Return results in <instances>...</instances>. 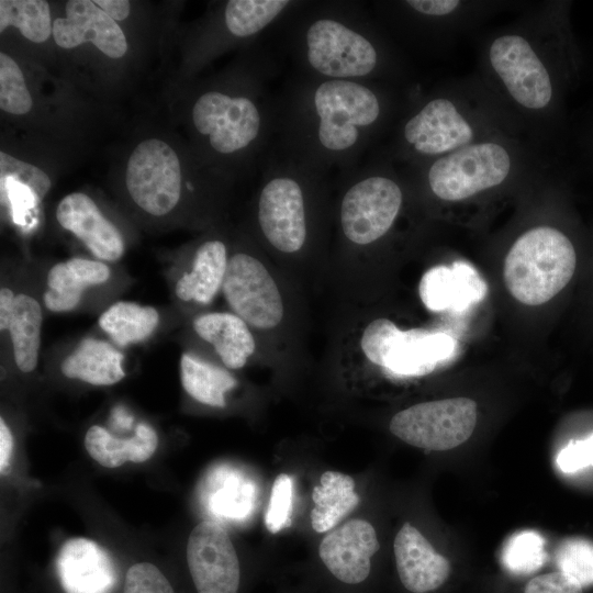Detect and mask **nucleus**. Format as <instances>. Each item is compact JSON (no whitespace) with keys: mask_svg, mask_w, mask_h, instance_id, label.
I'll use <instances>...</instances> for the list:
<instances>
[{"mask_svg":"<svg viewBox=\"0 0 593 593\" xmlns=\"http://www.w3.org/2000/svg\"><path fill=\"white\" fill-rule=\"evenodd\" d=\"M59 582L66 593H111L118 573L110 555L87 538H72L56 558Z\"/></svg>","mask_w":593,"mask_h":593,"instance_id":"17","label":"nucleus"},{"mask_svg":"<svg viewBox=\"0 0 593 593\" xmlns=\"http://www.w3.org/2000/svg\"><path fill=\"white\" fill-rule=\"evenodd\" d=\"M159 314L153 306L116 302L102 313L100 327L120 346L146 339L156 328Z\"/></svg>","mask_w":593,"mask_h":593,"instance_id":"30","label":"nucleus"},{"mask_svg":"<svg viewBox=\"0 0 593 593\" xmlns=\"http://www.w3.org/2000/svg\"><path fill=\"white\" fill-rule=\"evenodd\" d=\"M222 288L235 315L247 324L269 329L281 322L284 307L280 291L256 257L236 253L228 258Z\"/></svg>","mask_w":593,"mask_h":593,"instance_id":"13","label":"nucleus"},{"mask_svg":"<svg viewBox=\"0 0 593 593\" xmlns=\"http://www.w3.org/2000/svg\"><path fill=\"white\" fill-rule=\"evenodd\" d=\"M559 571L583 586L593 584V542L582 538L564 540L556 553Z\"/></svg>","mask_w":593,"mask_h":593,"instance_id":"34","label":"nucleus"},{"mask_svg":"<svg viewBox=\"0 0 593 593\" xmlns=\"http://www.w3.org/2000/svg\"><path fill=\"white\" fill-rule=\"evenodd\" d=\"M42 320L41 305L34 298L1 288L0 329L9 331L14 361L22 372H32L37 366Z\"/></svg>","mask_w":593,"mask_h":593,"instance_id":"21","label":"nucleus"},{"mask_svg":"<svg viewBox=\"0 0 593 593\" xmlns=\"http://www.w3.org/2000/svg\"><path fill=\"white\" fill-rule=\"evenodd\" d=\"M123 355L107 342L87 338L61 365L63 373L94 385H111L121 381L125 372Z\"/></svg>","mask_w":593,"mask_h":593,"instance_id":"27","label":"nucleus"},{"mask_svg":"<svg viewBox=\"0 0 593 593\" xmlns=\"http://www.w3.org/2000/svg\"><path fill=\"white\" fill-rule=\"evenodd\" d=\"M401 3L416 14L439 19L454 13L461 2L455 0H407Z\"/></svg>","mask_w":593,"mask_h":593,"instance_id":"40","label":"nucleus"},{"mask_svg":"<svg viewBox=\"0 0 593 593\" xmlns=\"http://www.w3.org/2000/svg\"><path fill=\"white\" fill-rule=\"evenodd\" d=\"M272 66L261 61L234 80L210 87L195 97L190 110L191 125L211 159L250 158L278 131L280 101L265 86Z\"/></svg>","mask_w":593,"mask_h":593,"instance_id":"3","label":"nucleus"},{"mask_svg":"<svg viewBox=\"0 0 593 593\" xmlns=\"http://www.w3.org/2000/svg\"><path fill=\"white\" fill-rule=\"evenodd\" d=\"M486 290V283L475 268L463 261L433 267L419 282L421 300L434 312H462L480 302Z\"/></svg>","mask_w":593,"mask_h":593,"instance_id":"20","label":"nucleus"},{"mask_svg":"<svg viewBox=\"0 0 593 593\" xmlns=\"http://www.w3.org/2000/svg\"><path fill=\"white\" fill-rule=\"evenodd\" d=\"M416 166L432 194L459 202L501 186L513 170V158L500 142L477 141Z\"/></svg>","mask_w":593,"mask_h":593,"instance_id":"7","label":"nucleus"},{"mask_svg":"<svg viewBox=\"0 0 593 593\" xmlns=\"http://www.w3.org/2000/svg\"><path fill=\"white\" fill-rule=\"evenodd\" d=\"M558 468L564 473H573L593 466V434L566 445L556 459Z\"/></svg>","mask_w":593,"mask_h":593,"instance_id":"38","label":"nucleus"},{"mask_svg":"<svg viewBox=\"0 0 593 593\" xmlns=\"http://www.w3.org/2000/svg\"><path fill=\"white\" fill-rule=\"evenodd\" d=\"M94 3L115 22L124 21L130 14L131 4L126 0H94Z\"/></svg>","mask_w":593,"mask_h":593,"instance_id":"41","label":"nucleus"},{"mask_svg":"<svg viewBox=\"0 0 593 593\" xmlns=\"http://www.w3.org/2000/svg\"><path fill=\"white\" fill-rule=\"evenodd\" d=\"M269 27L260 10L248 0L224 2L217 21L204 32L201 54L206 56L220 51L225 44L251 41Z\"/></svg>","mask_w":593,"mask_h":593,"instance_id":"26","label":"nucleus"},{"mask_svg":"<svg viewBox=\"0 0 593 593\" xmlns=\"http://www.w3.org/2000/svg\"><path fill=\"white\" fill-rule=\"evenodd\" d=\"M338 203L344 238L358 247L382 239L395 224L404 203V188L389 167L370 165L349 169Z\"/></svg>","mask_w":593,"mask_h":593,"instance_id":"6","label":"nucleus"},{"mask_svg":"<svg viewBox=\"0 0 593 593\" xmlns=\"http://www.w3.org/2000/svg\"><path fill=\"white\" fill-rule=\"evenodd\" d=\"M396 571L403 586L412 593H428L449 578L451 567L410 523L398 532L394 544Z\"/></svg>","mask_w":593,"mask_h":593,"instance_id":"19","label":"nucleus"},{"mask_svg":"<svg viewBox=\"0 0 593 593\" xmlns=\"http://www.w3.org/2000/svg\"><path fill=\"white\" fill-rule=\"evenodd\" d=\"M577 254L570 238L556 227L539 225L523 233L504 260L510 293L526 305L551 300L571 280Z\"/></svg>","mask_w":593,"mask_h":593,"instance_id":"5","label":"nucleus"},{"mask_svg":"<svg viewBox=\"0 0 593 593\" xmlns=\"http://www.w3.org/2000/svg\"><path fill=\"white\" fill-rule=\"evenodd\" d=\"M182 161L168 143L150 137L132 150L125 169L131 199L144 212L163 216L180 201L183 187Z\"/></svg>","mask_w":593,"mask_h":593,"instance_id":"10","label":"nucleus"},{"mask_svg":"<svg viewBox=\"0 0 593 593\" xmlns=\"http://www.w3.org/2000/svg\"><path fill=\"white\" fill-rule=\"evenodd\" d=\"M477 142V128L452 99L432 96L415 104L398 132L401 158L415 165L445 156Z\"/></svg>","mask_w":593,"mask_h":593,"instance_id":"8","label":"nucleus"},{"mask_svg":"<svg viewBox=\"0 0 593 593\" xmlns=\"http://www.w3.org/2000/svg\"><path fill=\"white\" fill-rule=\"evenodd\" d=\"M392 108L379 82L300 76L280 101L281 152L325 172L347 171L383 130Z\"/></svg>","mask_w":593,"mask_h":593,"instance_id":"1","label":"nucleus"},{"mask_svg":"<svg viewBox=\"0 0 593 593\" xmlns=\"http://www.w3.org/2000/svg\"><path fill=\"white\" fill-rule=\"evenodd\" d=\"M110 275V268L101 261L72 258L58 262L47 273L45 306L52 312L70 311L87 288L105 282Z\"/></svg>","mask_w":593,"mask_h":593,"instance_id":"22","label":"nucleus"},{"mask_svg":"<svg viewBox=\"0 0 593 593\" xmlns=\"http://www.w3.org/2000/svg\"><path fill=\"white\" fill-rule=\"evenodd\" d=\"M545 560V540L533 530L513 535L502 550V562L514 574H529L538 570Z\"/></svg>","mask_w":593,"mask_h":593,"instance_id":"32","label":"nucleus"},{"mask_svg":"<svg viewBox=\"0 0 593 593\" xmlns=\"http://www.w3.org/2000/svg\"><path fill=\"white\" fill-rule=\"evenodd\" d=\"M475 423L477 403L468 398H452L417 403L398 412L390 422V430L411 446L444 451L468 440Z\"/></svg>","mask_w":593,"mask_h":593,"instance_id":"11","label":"nucleus"},{"mask_svg":"<svg viewBox=\"0 0 593 593\" xmlns=\"http://www.w3.org/2000/svg\"><path fill=\"white\" fill-rule=\"evenodd\" d=\"M180 378L190 396L215 407H224L225 393L237 385L236 379L230 372L190 354L181 356Z\"/></svg>","mask_w":593,"mask_h":593,"instance_id":"29","label":"nucleus"},{"mask_svg":"<svg viewBox=\"0 0 593 593\" xmlns=\"http://www.w3.org/2000/svg\"><path fill=\"white\" fill-rule=\"evenodd\" d=\"M188 568L198 593H237L240 567L225 529L204 521L191 532L187 544Z\"/></svg>","mask_w":593,"mask_h":593,"instance_id":"14","label":"nucleus"},{"mask_svg":"<svg viewBox=\"0 0 593 593\" xmlns=\"http://www.w3.org/2000/svg\"><path fill=\"white\" fill-rule=\"evenodd\" d=\"M293 501V481L287 473L279 474L271 489L265 524L271 534L290 525Z\"/></svg>","mask_w":593,"mask_h":593,"instance_id":"35","label":"nucleus"},{"mask_svg":"<svg viewBox=\"0 0 593 593\" xmlns=\"http://www.w3.org/2000/svg\"><path fill=\"white\" fill-rule=\"evenodd\" d=\"M582 586L560 571L537 575L528 581L524 593H582Z\"/></svg>","mask_w":593,"mask_h":593,"instance_id":"39","label":"nucleus"},{"mask_svg":"<svg viewBox=\"0 0 593 593\" xmlns=\"http://www.w3.org/2000/svg\"><path fill=\"white\" fill-rule=\"evenodd\" d=\"M193 327L202 339L214 347L227 368H243L255 351V340L247 323L235 314H204L194 320Z\"/></svg>","mask_w":593,"mask_h":593,"instance_id":"23","label":"nucleus"},{"mask_svg":"<svg viewBox=\"0 0 593 593\" xmlns=\"http://www.w3.org/2000/svg\"><path fill=\"white\" fill-rule=\"evenodd\" d=\"M56 219L97 258L115 261L123 255L124 240L120 231L86 193L72 192L64 197L56 208Z\"/></svg>","mask_w":593,"mask_h":593,"instance_id":"18","label":"nucleus"},{"mask_svg":"<svg viewBox=\"0 0 593 593\" xmlns=\"http://www.w3.org/2000/svg\"><path fill=\"white\" fill-rule=\"evenodd\" d=\"M379 548L373 526L365 519H350L322 539L318 555L335 579L357 585L369 577L371 558Z\"/></svg>","mask_w":593,"mask_h":593,"instance_id":"15","label":"nucleus"},{"mask_svg":"<svg viewBox=\"0 0 593 593\" xmlns=\"http://www.w3.org/2000/svg\"><path fill=\"white\" fill-rule=\"evenodd\" d=\"M312 500L311 524L317 533L333 528L359 503L354 479L337 471L322 474L320 484L313 489Z\"/></svg>","mask_w":593,"mask_h":593,"instance_id":"28","label":"nucleus"},{"mask_svg":"<svg viewBox=\"0 0 593 593\" xmlns=\"http://www.w3.org/2000/svg\"><path fill=\"white\" fill-rule=\"evenodd\" d=\"M32 97L18 63L0 53V108L13 115H24L32 109Z\"/></svg>","mask_w":593,"mask_h":593,"instance_id":"33","label":"nucleus"},{"mask_svg":"<svg viewBox=\"0 0 593 593\" xmlns=\"http://www.w3.org/2000/svg\"><path fill=\"white\" fill-rule=\"evenodd\" d=\"M325 171L281 152L269 161L258 192L256 221L265 240L284 254L301 251L311 235V202Z\"/></svg>","mask_w":593,"mask_h":593,"instance_id":"4","label":"nucleus"},{"mask_svg":"<svg viewBox=\"0 0 593 593\" xmlns=\"http://www.w3.org/2000/svg\"><path fill=\"white\" fill-rule=\"evenodd\" d=\"M301 76L378 82L392 68L384 40L356 1H300L284 18Z\"/></svg>","mask_w":593,"mask_h":593,"instance_id":"2","label":"nucleus"},{"mask_svg":"<svg viewBox=\"0 0 593 593\" xmlns=\"http://www.w3.org/2000/svg\"><path fill=\"white\" fill-rule=\"evenodd\" d=\"M489 63L510 98L521 108L544 111L552 104V74L527 37L518 33L499 35L489 47Z\"/></svg>","mask_w":593,"mask_h":593,"instance_id":"12","label":"nucleus"},{"mask_svg":"<svg viewBox=\"0 0 593 593\" xmlns=\"http://www.w3.org/2000/svg\"><path fill=\"white\" fill-rule=\"evenodd\" d=\"M65 18L53 21V38L65 49L90 43L111 58H121L127 40L114 20L91 0H68Z\"/></svg>","mask_w":593,"mask_h":593,"instance_id":"16","label":"nucleus"},{"mask_svg":"<svg viewBox=\"0 0 593 593\" xmlns=\"http://www.w3.org/2000/svg\"><path fill=\"white\" fill-rule=\"evenodd\" d=\"M227 249L220 239H209L195 251L191 271L176 283V294L182 301L208 304L223 286L227 268Z\"/></svg>","mask_w":593,"mask_h":593,"instance_id":"24","label":"nucleus"},{"mask_svg":"<svg viewBox=\"0 0 593 593\" xmlns=\"http://www.w3.org/2000/svg\"><path fill=\"white\" fill-rule=\"evenodd\" d=\"M157 445L156 432L145 423L138 424L135 435L127 439L118 438L98 425L91 426L85 437L88 454L107 468H116L126 461L144 462L154 455Z\"/></svg>","mask_w":593,"mask_h":593,"instance_id":"25","label":"nucleus"},{"mask_svg":"<svg viewBox=\"0 0 593 593\" xmlns=\"http://www.w3.org/2000/svg\"><path fill=\"white\" fill-rule=\"evenodd\" d=\"M0 175L2 181L10 178L16 180L31 188L40 198L51 188V179L43 169L5 152L0 153Z\"/></svg>","mask_w":593,"mask_h":593,"instance_id":"36","label":"nucleus"},{"mask_svg":"<svg viewBox=\"0 0 593 593\" xmlns=\"http://www.w3.org/2000/svg\"><path fill=\"white\" fill-rule=\"evenodd\" d=\"M123 593H175L167 578L149 562L133 564L126 573Z\"/></svg>","mask_w":593,"mask_h":593,"instance_id":"37","label":"nucleus"},{"mask_svg":"<svg viewBox=\"0 0 593 593\" xmlns=\"http://www.w3.org/2000/svg\"><path fill=\"white\" fill-rule=\"evenodd\" d=\"M12 450H13L12 434L8 425L3 421V418H1L0 419V471L1 473H3L4 470L10 465Z\"/></svg>","mask_w":593,"mask_h":593,"instance_id":"42","label":"nucleus"},{"mask_svg":"<svg viewBox=\"0 0 593 593\" xmlns=\"http://www.w3.org/2000/svg\"><path fill=\"white\" fill-rule=\"evenodd\" d=\"M13 26L29 41L43 43L53 35L49 4L44 0H1L0 32Z\"/></svg>","mask_w":593,"mask_h":593,"instance_id":"31","label":"nucleus"},{"mask_svg":"<svg viewBox=\"0 0 593 593\" xmlns=\"http://www.w3.org/2000/svg\"><path fill=\"white\" fill-rule=\"evenodd\" d=\"M360 346L368 360L390 374L418 377L450 358L456 342L443 332L402 331L388 318H377L365 328Z\"/></svg>","mask_w":593,"mask_h":593,"instance_id":"9","label":"nucleus"}]
</instances>
